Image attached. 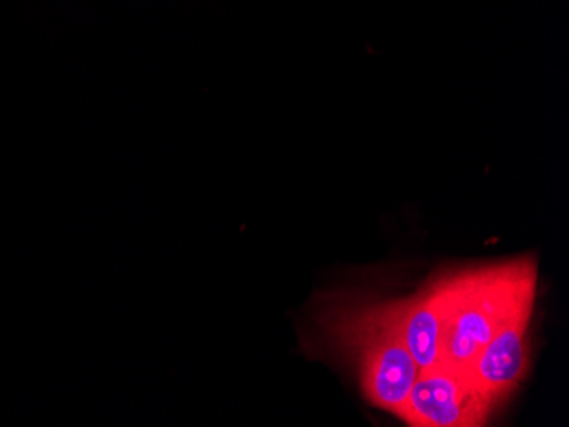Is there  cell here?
Listing matches in <instances>:
<instances>
[{
  "label": "cell",
  "instance_id": "obj_1",
  "mask_svg": "<svg viewBox=\"0 0 569 427\" xmlns=\"http://www.w3.org/2000/svg\"><path fill=\"white\" fill-rule=\"evenodd\" d=\"M435 283L442 299V362L468 366L508 322L532 314L537 266L522 257L456 271Z\"/></svg>",
  "mask_w": 569,
  "mask_h": 427
},
{
  "label": "cell",
  "instance_id": "obj_2",
  "mask_svg": "<svg viewBox=\"0 0 569 427\" xmlns=\"http://www.w3.org/2000/svg\"><path fill=\"white\" fill-rule=\"evenodd\" d=\"M357 349L361 390L380 409L398 414L420 375L391 304L367 312L351 331Z\"/></svg>",
  "mask_w": 569,
  "mask_h": 427
},
{
  "label": "cell",
  "instance_id": "obj_3",
  "mask_svg": "<svg viewBox=\"0 0 569 427\" xmlns=\"http://www.w3.org/2000/svg\"><path fill=\"white\" fill-rule=\"evenodd\" d=\"M501 401L478 384L468 366L440 362L420 372L396 416L412 427H481Z\"/></svg>",
  "mask_w": 569,
  "mask_h": 427
},
{
  "label": "cell",
  "instance_id": "obj_4",
  "mask_svg": "<svg viewBox=\"0 0 569 427\" xmlns=\"http://www.w3.org/2000/svg\"><path fill=\"white\" fill-rule=\"evenodd\" d=\"M532 314L520 315L508 322L481 347L469 363L478 384L505 400L522 384L530 369V349L527 343Z\"/></svg>",
  "mask_w": 569,
  "mask_h": 427
},
{
  "label": "cell",
  "instance_id": "obj_5",
  "mask_svg": "<svg viewBox=\"0 0 569 427\" xmlns=\"http://www.w3.org/2000/svg\"><path fill=\"white\" fill-rule=\"evenodd\" d=\"M391 308L420 372L442 362V299L435 279L411 298L391 304Z\"/></svg>",
  "mask_w": 569,
  "mask_h": 427
}]
</instances>
